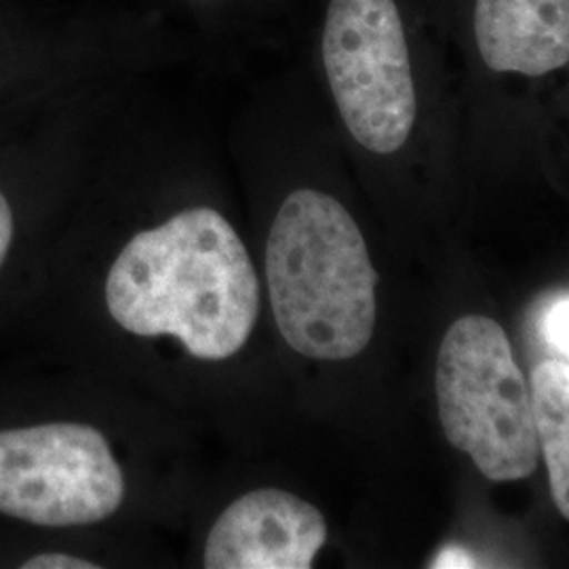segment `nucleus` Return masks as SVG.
I'll return each mask as SVG.
<instances>
[{
  "label": "nucleus",
  "mask_w": 569,
  "mask_h": 569,
  "mask_svg": "<svg viewBox=\"0 0 569 569\" xmlns=\"http://www.w3.org/2000/svg\"><path fill=\"white\" fill-rule=\"evenodd\" d=\"M106 306L127 333L169 336L194 359L226 361L258 323L260 281L224 216L192 207L122 247L106 277Z\"/></svg>",
  "instance_id": "obj_1"
},
{
  "label": "nucleus",
  "mask_w": 569,
  "mask_h": 569,
  "mask_svg": "<svg viewBox=\"0 0 569 569\" xmlns=\"http://www.w3.org/2000/svg\"><path fill=\"white\" fill-rule=\"evenodd\" d=\"M266 283L277 327L302 357L346 361L371 342L378 272L355 218L326 192L284 199L266 243Z\"/></svg>",
  "instance_id": "obj_2"
},
{
  "label": "nucleus",
  "mask_w": 569,
  "mask_h": 569,
  "mask_svg": "<svg viewBox=\"0 0 569 569\" xmlns=\"http://www.w3.org/2000/svg\"><path fill=\"white\" fill-rule=\"evenodd\" d=\"M435 392L451 448L496 483L528 479L540 443L533 399L502 326L467 315L449 326L437 355Z\"/></svg>",
  "instance_id": "obj_3"
},
{
  "label": "nucleus",
  "mask_w": 569,
  "mask_h": 569,
  "mask_svg": "<svg viewBox=\"0 0 569 569\" xmlns=\"http://www.w3.org/2000/svg\"><path fill=\"white\" fill-rule=\"evenodd\" d=\"M323 66L350 136L376 154L409 140L418 100L406 28L395 0H331Z\"/></svg>",
  "instance_id": "obj_4"
},
{
  "label": "nucleus",
  "mask_w": 569,
  "mask_h": 569,
  "mask_svg": "<svg viewBox=\"0 0 569 569\" xmlns=\"http://www.w3.org/2000/svg\"><path fill=\"white\" fill-rule=\"evenodd\" d=\"M124 500L108 439L79 422L0 430V515L41 528L93 526Z\"/></svg>",
  "instance_id": "obj_5"
},
{
  "label": "nucleus",
  "mask_w": 569,
  "mask_h": 569,
  "mask_svg": "<svg viewBox=\"0 0 569 569\" xmlns=\"http://www.w3.org/2000/svg\"><path fill=\"white\" fill-rule=\"evenodd\" d=\"M327 542L323 512L284 489H253L216 519L204 540L209 569H308Z\"/></svg>",
  "instance_id": "obj_6"
},
{
  "label": "nucleus",
  "mask_w": 569,
  "mask_h": 569,
  "mask_svg": "<svg viewBox=\"0 0 569 569\" xmlns=\"http://www.w3.org/2000/svg\"><path fill=\"white\" fill-rule=\"evenodd\" d=\"M475 41L493 72L545 77L569 63V0H477Z\"/></svg>",
  "instance_id": "obj_7"
},
{
  "label": "nucleus",
  "mask_w": 569,
  "mask_h": 569,
  "mask_svg": "<svg viewBox=\"0 0 569 569\" xmlns=\"http://www.w3.org/2000/svg\"><path fill=\"white\" fill-rule=\"evenodd\" d=\"M531 399L550 493L569 521V363L547 359L533 369Z\"/></svg>",
  "instance_id": "obj_8"
},
{
  "label": "nucleus",
  "mask_w": 569,
  "mask_h": 569,
  "mask_svg": "<svg viewBox=\"0 0 569 569\" xmlns=\"http://www.w3.org/2000/svg\"><path fill=\"white\" fill-rule=\"evenodd\" d=\"M545 333L550 345L569 355V300L550 308L545 321Z\"/></svg>",
  "instance_id": "obj_9"
},
{
  "label": "nucleus",
  "mask_w": 569,
  "mask_h": 569,
  "mask_svg": "<svg viewBox=\"0 0 569 569\" xmlns=\"http://www.w3.org/2000/svg\"><path fill=\"white\" fill-rule=\"evenodd\" d=\"M23 569H98L100 566L66 552H42L21 563Z\"/></svg>",
  "instance_id": "obj_10"
},
{
  "label": "nucleus",
  "mask_w": 569,
  "mask_h": 569,
  "mask_svg": "<svg viewBox=\"0 0 569 569\" xmlns=\"http://www.w3.org/2000/svg\"><path fill=\"white\" fill-rule=\"evenodd\" d=\"M11 241H13V213H11L9 201L0 192V268L7 260Z\"/></svg>",
  "instance_id": "obj_11"
},
{
  "label": "nucleus",
  "mask_w": 569,
  "mask_h": 569,
  "mask_svg": "<svg viewBox=\"0 0 569 569\" xmlns=\"http://www.w3.org/2000/svg\"><path fill=\"white\" fill-rule=\"evenodd\" d=\"M441 559H456V557H453V555H451V552L448 550V552H446V555H441L437 561H441ZM460 559H462V563H460L462 568H465V566H470V563H468V561H470V559H468V555H462ZM456 566H458V563H453V568H456Z\"/></svg>",
  "instance_id": "obj_12"
}]
</instances>
